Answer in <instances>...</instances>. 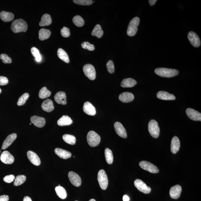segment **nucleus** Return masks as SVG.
<instances>
[{
	"label": "nucleus",
	"mask_w": 201,
	"mask_h": 201,
	"mask_svg": "<svg viewBox=\"0 0 201 201\" xmlns=\"http://www.w3.org/2000/svg\"><path fill=\"white\" fill-rule=\"evenodd\" d=\"M155 72L158 75L165 78H171L177 75L179 72L176 69L166 68H158L155 69Z\"/></svg>",
	"instance_id": "obj_2"
},
{
	"label": "nucleus",
	"mask_w": 201,
	"mask_h": 201,
	"mask_svg": "<svg viewBox=\"0 0 201 201\" xmlns=\"http://www.w3.org/2000/svg\"><path fill=\"white\" fill-rule=\"evenodd\" d=\"M83 109L84 112L89 116H94L96 114V108L90 102H85L84 104Z\"/></svg>",
	"instance_id": "obj_15"
},
{
	"label": "nucleus",
	"mask_w": 201,
	"mask_h": 201,
	"mask_svg": "<svg viewBox=\"0 0 201 201\" xmlns=\"http://www.w3.org/2000/svg\"><path fill=\"white\" fill-rule=\"evenodd\" d=\"M136 83V80L132 78H127L122 80L121 86L123 88H131L134 87Z\"/></svg>",
	"instance_id": "obj_28"
},
{
	"label": "nucleus",
	"mask_w": 201,
	"mask_h": 201,
	"mask_svg": "<svg viewBox=\"0 0 201 201\" xmlns=\"http://www.w3.org/2000/svg\"><path fill=\"white\" fill-rule=\"evenodd\" d=\"M81 46L83 49H87L89 51H93L95 49L94 45L91 44L88 42H83L82 43Z\"/></svg>",
	"instance_id": "obj_42"
},
{
	"label": "nucleus",
	"mask_w": 201,
	"mask_h": 201,
	"mask_svg": "<svg viewBox=\"0 0 201 201\" xmlns=\"http://www.w3.org/2000/svg\"><path fill=\"white\" fill-rule=\"evenodd\" d=\"M23 201H32L30 197L28 196H25L24 198Z\"/></svg>",
	"instance_id": "obj_51"
},
{
	"label": "nucleus",
	"mask_w": 201,
	"mask_h": 201,
	"mask_svg": "<svg viewBox=\"0 0 201 201\" xmlns=\"http://www.w3.org/2000/svg\"><path fill=\"white\" fill-rule=\"evenodd\" d=\"M0 159L3 163L6 164H11L14 161V158L8 151H3L2 153Z\"/></svg>",
	"instance_id": "obj_13"
},
{
	"label": "nucleus",
	"mask_w": 201,
	"mask_h": 201,
	"mask_svg": "<svg viewBox=\"0 0 201 201\" xmlns=\"http://www.w3.org/2000/svg\"><path fill=\"white\" fill-rule=\"evenodd\" d=\"M11 29L15 33L25 32L28 29V25L26 22L23 19H16L12 23Z\"/></svg>",
	"instance_id": "obj_1"
},
{
	"label": "nucleus",
	"mask_w": 201,
	"mask_h": 201,
	"mask_svg": "<svg viewBox=\"0 0 201 201\" xmlns=\"http://www.w3.org/2000/svg\"><path fill=\"white\" fill-rule=\"evenodd\" d=\"M54 152L60 158L65 160L71 158L72 156V154L69 152L59 148L55 149Z\"/></svg>",
	"instance_id": "obj_23"
},
{
	"label": "nucleus",
	"mask_w": 201,
	"mask_h": 201,
	"mask_svg": "<svg viewBox=\"0 0 201 201\" xmlns=\"http://www.w3.org/2000/svg\"><path fill=\"white\" fill-rule=\"evenodd\" d=\"M51 32L49 30L44 28L41 29L39 32V38L41 41L48 39L51 35Z\"/></svg>",
	"instance_id": "obj_31"
},
{
	"label": "nucleus",
	"mask_w": 201,
	"mask_h": 201,
	"mask_svg": "<svg viewBox=\"0 0 201 201\" xmlns=\"http://www.w3.org/2000/svg\"><path fill=\"white\" fill-rule=\"evenodd\" d=\"M87 140L89 146L91 147H96L99 145L101 141L99 135L94 131H90L88 133Z\"/></svg>",
	"instance_id": "obj_4"
},
{
	"label": "nucleus",
	"mask_w": 201,
	"mask_h": 201,
	"mask_svg": "<svg viewBox=\"0 0 201 201\" xmlns=\"http://www.w3.org/2000/svg\"><path fill=\"white\" fill-rule=\"evenodd\" d=\"M41 108L47 112H50L54 109V105L52 100L47 99L43 102L42 104Z\"/></svg>",
	"instance_id": "obj_25"
},
{
	"label": "nucleus",
	"mask_w": 201,
	"mask_h": 201,
	"mask_svg": "<svg viewBox=\"0 0 201 201\" xmlns=\"http://www.w3.org/2000/svg\"><path fill=\"white\" fill-rule=\"evenodd\" d=\"M62 138L65 142L70 145H74L76 143V138L73 135L66 134L63 135Z\"/></svg>",
	"instance_id": "obj_34"
},
{
	"label": "nucleus",
	"mask_w": 201,
	"mask_h": 201,
	"mask_svg": "<svg viewBox=\"0 0 201 201\" xmlns=\"http://www.w3.org/2000/svg\"><path fill=\"white\" fill-rule=\"evenodd\" d=\"M105 155L107 163L109 164H112L113 162V156L112 151L108 148H107L105 150Z\"/></svg>",
	"instance_id": "obj_35"
},
{
	"label": "nucleus",
	"mask_w": 201,
	"mask_h": 201,
	"mask_svg": "<svg viewBox=\"0 0 201 201\" xmlns=\"http://www.w3.org/2000/svg\"><path fill=\"white\" fill-rule=\"evenodd\" d=\"M148 130L153 138H158L160 134V129L158 123L155 120H152L148 124Z\"/></svg>",
	"instance_id": "obj_5"
},
{
	"label": "nucleus",
	"mask_w": 201,
	"mask_h": 201,
	"mask_svg": "<svg viewBox=\"0 0 201 201\" xmlns=\"http://www.w3.org/2000/svg\"><path fill=\"white\" fill-rule=\"evenodd\" d=\"M98 183L101 189L105 190L108 185V179L105 170L101 169L99 171L98 174Z\"/></svg>",
	"instance_id": "obj_6"
},
{
	"label": "nucleus",
	"mask_w": 201,
	"mask_h": 201,
	"mask_svg": "<svg viewBox=\"0 0 201 201\" xmlns=\"http://www.w3.org/2000/svg\"><path fill=\"white\" fill-rule=\"evenodd\" d=\"M114 127L117 134L124 138L127 137L126 131L123 125L119 122H116L114 124Z\"/></svg>",
	"instance_id": "obj_14"
},
{
	"label": "nucleus",
	"mask_w": 201,
	"mask_h": 201,
	"mask_svg": "<svg viewBox=\"0 0 201 201\" xmlns=\"http://www.w3.org/2000/svg\"><path fill=\"white\" fill-rule=\"evenodd\" d=\"M73 123V121L70 117L67 116H63L58 120L57 123L59 126H69Z\"/></svg>",
	"instance_id": "obj_26"
},
{
	"label": "nucleus",
	"mask_w": 201,
	"mask_h": 201,
	"mask_svg": "<svg viewBox=\"0 0 201 201\" xmlns=\"http://www.w3.org/2000/svg\"><path fill=\"white\" fill-rule=\"evenodd\" d=\"M119 99L124 103H129L134 99V95L131 92H124L122 93L119 96Z\"/></svg>",
	"instance_id": "obj_20"
},
{
	"label": "nucleus",
	"mask_w": 201,
	"mask_h": 201,
	"mask_svg": "<svg viewBox=\"0 0 201 201\" xmlns=\"http://www.w3.org/2000/svg\"><path fill=\"white\" fill-rule=\"evenodd\" d=\"M1 92H2V90H1V88H0V94H1Z\"/></svg>",
	"instance_id": "obj_53"
},
{
	"label": "nucleus",
	"mask_w": 201,
	"mask_h": 201,
	"mask_svg": "<svg viewBox=\"0 0 201 201\" xmlns=\"http://www.w3.org/2000/svg\"><path fill=\"white\" fill-rule=\"evenodd\" d=\"M130 200L129 197L127 195H124L123 197V201H129Z\"/></svg>",
	"instance_id": "obj_50"
},
{
	"label": "nucleus",
	"mask_w": 201,
	"mask_h": 201,
	"mask_svg": "<svg viewBox=\"0 0 201 201\" xmlns=\"http://www.w3.org/2000/svg\"><path fill=\"white\" fill-rule=\"evenodd\" d=\"M1 151H0V153H1Z\"/></svg>",
	"instance_id": "obj_55"
},
{
	"label": "nucleus",
	"mask_w": 201,
	"mask_h": 201,
	"mask_svg": "<svg viewBox=\"0 0 201 201\" xmlns=\"http://www.w3.org/2000/svg\"><path fill=\"white\" fill-rule=\"evenodd\" d=\"M57 54L58 57L65 62L69 63L70 62L68 54L63 49H58Z\"/></svg>",
	"instance_id": "obj_30"
},
{
	"label": "nucleus",
	"mask_w": 201,
	"mask_h": 201,
	"mask_svg": "<svg viewBox=\"0 0 201 201\" xmlns=\"http://www.w3.org/2000/svg\"><path fill=\"white\" fill-rule=\"evenodd\" d=\"M186 114L189 118L194 121H201V114L198 111L191 108L187 109L186 110Z\"/></svg>",
	"instance_id": "obj_12"
},
{
	"label": "nucleus",
	"mask_w": 201,
	"mask_h": 201,
	"mask_svg": "<svg viewBox=\"0 0 201 201\" xmlns=\"http://www.w3.org/2000/svg\"><path fill=\"white\" fill-rule=\"evenodd\" d=\"M54 100L58 104L62 105H66V96L65 93L62 91H60L57 93L54 96Z\"/></svg>",
	"instance_id": "obj_19"
},
{
	"label": "nucleus",
	"mask_w": 201,
	"mask_h": 201,
	"mask_svg": "<svg viewBox=\"0 0 201 201\" xmlns=\"http://www.w3.org/2000/svg\"><path fill=\"white\" fill-rule=\"evenodd\" d=\"M157 97L160 99L164 100H173L175 99L174 95L164 91H159L157 93Z\"/></svg>",
	"instance_id": "obj_22"
},
{
	"label": "nucleus",
	"mask_w": 201,
	"mask_h": 201,
	"mask_svg": "<svg viewBox=\"0 0 201 201\" xmlns=\"http://www.w3.org/2000/svg\"><path fill=\"white\" fill-rule=\"evenodd\" d=\"M29 97V94L27 93H25L20 96L17 102L18 105L21 106L24 105Z\"/></svg>",
	"instance_id": "obj_40"
},
{
	"label": "nucleus",
	"mask_w": 201,
	"mask_h": 201,
	"mask_svg": "<svg viewBox=\"0 0 201 201\" xmlns=\"http://www.w3.org/2000/svg\"><path fill=\"white\" fill-rule=\"evenodd\" d=\"M27 156L28 160L36 166H39L41 161L39 156L36 153L32 151H28L27 153Z\"/></svg>",
	"instance_id": "obj_17"
},
{
	"label": "nucleus",
	"mask_w": 201,
	"mask_h": 201,
	"mask_svg": "<svg viewBox=\"0 0 201 201\" xmlns=\"http://www.w3.org/2000/svg\"><path fill=\"white\" fill-rule=\"evenodd\" d=\"M68 177L71 183L73 185L77 187L81 185V179L77 173L73 171L69 172L68 173Z\"/></svg>",
	"instance_id": "obj_10"
},
{
	"label": "nucleus",
	"mask_w": 201,
	"mask_h": 201,
	"mask_svg": "<svg viewBox=\"0 0 201 201\" xmlns=\"http://www.w3.org/2000/svg\"><path fill=\"white\" fill-rule=\"evenodd\" d=\"M73 2L76 4L84 6H89L93 3L91 0H74Z\"/></svg>",
	"instance_id": "obj_41"
},
{
	"label": "nucleus",
	"mask_w": 201,
	"mask_h": 201,
	"mask_svg": "<svg viewBox=\"0 0 201 201\" xmlns=\"http://www.w3.org/2000/svg\"><path fill=\"white\" fill-rule=\"evenodd\" d=\"M9 197L7 195H2L0 196V201H8Z\"/></svg>",
	"instance_id": "obj_48"
},
{
	"label": "nucleus",
	"mask_w": 201,
	"mask_h": 201,
	"mask_svg": "<svg viewBox=\"0 0 201 201\" xmlns=\"http://www.w3.org/2000/svg\"><path fill=\"white\" fill-rule=\"evenodd\" d=\"M89 201H96V200H95L94 199H91L90 200H89Z\"/></svg>",
	"instance_id": "obj_52"
},
{
	"label": "nucleus",
	"mask_w": 201,
	"mask_h": 201,
	"mask_svg": "<svg viewBox=\"0 0 201 201\" xmlns=\"http://www.w3.org/2000/svg\"><path fill=\"white\" fill-rule=\"evenodd\" d=\"M83 72L85 75L91 80H94L96 78V71L94 67L90 64H87L83 66Z\"/></svg>",
	"instance_id": "obj_7"
},
{
	"label": "nucleus",
	"mask_w": 201,
	"mask_h": 201,
	"mask_svg": "<svg viewBox=\"0 0 201 201\" xmlns=\"http://www.w3.org/2000/svg\"><path fill=\"white\" fill-rule=\"evenodd\" d=\"M72 21L74 24L77 27H83L84 24V21L83 18L79 15L75 16L73 18Z\"/></svg>",
	"instance_id": "obj_37"
},
{
	"label": "nucleus",
	"mask_w": 201,
	"mask_h": 201,
	"mask_svg": "<svg viewBox=\"0 0 201 201\" xmlns=\"http://www.w3.org/2000/svg\"><path fill=\"white\" fill-rule=\"evenodd\" d=\"M107 71L110 74H113L114 72L115 69L114 63L112 60H109L107 63Z\"/></svg>",
	"instance_id": "obj_43"
},
{
	"label": "nucleus",
	"mask_w": 201,
	"mask_h": 201,
	"mask_svg": "<svg viewBox=\"0 0 201 201\" xmlns=\"http://www.w3.org/2000/svg\"><path fill=\"white\" fill-rule=\"evenodd\" d=\"M30 120L32 123L36 126L41 128L44 126L45 124V118L42 117L34 116L31 117Z\"/></svg>",
	"instance_id": "obj_18"
},
{
	"label": "nucleus",
	"mask_w": 201,
	"mask_h": 201,
	"mask_svg": "<svg viewBox=\"0 0 201 201\" xmlns=\"http://www.w3.org/2000/svg\"><path fill=\"white\" fill-rule=\"evenodd\" d=\"M140 23V19L138 17H135L131 20L127 30V35L133 36L135 35L138 30V27Z\"/></svg>",
	"instance_id": "obj_3"
},
{
	"label": "nucleus",
	"mask_w": 201,
	"mask_h": 201,
	"mask_svg": "<svg viewBox=\"0 0 201 201\" xmlns=\"http://www.w3.org/2000/svg\"><path fill=\"white\" fill-rule=\"evenodd\" d=\"M103 31L99 24H97L96 25L91 33L92 36H96L98 38H101L103 36Z\"/></svg>",
	"instance_id": "obj_32"
},
{
	"label": "nucleus",
	"mask_w": 201,
	"mask_h": 201,
	"mask_svg": "<svg viewBox=\"0 0 201 201\" xmlns=\"http://www.w3.org/2000/svg\"><path fill=\"white\" fill-rule=\"evenodd\" d=\"M15 179V177L13 175H6L4 178H3V181L6 183H10L11 182H13L14 180Z\"/></svg>",
	"instance_id": "obj_46"
},
{
	"label": "nucleus",
	"mask_w": 201,
	"mask_h": 201,
	"mask_svg": "<svg viewBox=\"0 0 201 201\" xmlns=\"http://www.w3.org/2000/svg\"><path fill=\"white\" fill-rule=\"evenodd\" d=\"M139 165L142 169L148 171L150 173H159V170L158 168L151 162L147 161H142L140 162Z\"/></svg>",
	"instance_id": "obj_8"
},
{
	"label": "nucleus",
	"mask_w": 201,
	"mask_h": 201,
	"mask_svg": "<svg viewBox=\"0 0 201 201\" xmlns=\"http://www.w3.org/2000/svg\"><path fill=\"white\" fill-rule=\"evenodd\" d=\"M8 83V79L6 77L0 76V85H5Z\"/></svg>",
	"instance_id": "obj_47"
},
{
	"label": "nucleus",
	"mask_w": 201,
	"mask_h": 201,
	"mask_svg": "<svg viewBox=\"0 0 201 201\" xmlns=\"http://www.w3.org/2000/svg\"><path fill=\"white\" fill-rule=\"evenodd\" d=\"M16 138H17V135L16 133H12V134L9 135L3 142L2 146V149H5L8 148L9 146L11 145L14 141L16 139Z\"/></svg>",
	"instance_id": "obj_24"
},
{
	"label": "nucleus",
	"mask_w": 201,
	"mask_h": 201,
	"mask_svg": "<svg viewBox=\"0 0 201 201\" xmlns=\"http://www.w3.org/2000/svg\"><path fill=\"white\" fill-rule=\"evenodd\" d=\"M77 201V200H76V201Z\"/></svg>",
	"instance_id": "obj_56"
},
{
	"label": "nucleus",
	"mask_w": 201,
	"mask_h": 201,
	"mask_svg": "<svg viewBox=\"0 0 201 201\" xmlns=\"http://www.w3.org/2000/svg\"><path fill=\"white\" fill-rule=\"evenodd\" d=\"M0 18L3 21L8 22L14 19V16L12 13L3 11L0 13Z\"/></svg>",
	"instance_id": "obj_27"
},
{
	"label": "nucleus",
	"mask_w": 201,
	"mask_h": 201,
	"mask_svg": "<svg viewBox=\"0 0 201 201\" xmlns=\"http://www.w3.org/2000/svg\"><path fill=\"white\" fill-rule=\"evenodd\" d=\"M180 147V141L178 137L174 136L172 139L171 150L173 154H175L179 151Z\"/></svg>",
	"instance_id": "obj_21"
},
{
	"label": "nucleus",
	"mask_w": 201,
	"mask_h": 201,
	"mask_svg": "<svg viewBox=\"0 0 201 201\" xmlns=\"http://www.w3.org/2000/svg\"><path fill=\"white\" fill-rule=\"evenodd\" d=\"M0 58L2 60V62L5 64L11 63H12V59L10 58L5 54H1Z\"/></svg>",
	"instance_id": "obj_44"
},
{
	"label": "nucleus",
	"mask_w": 201,
	"mask_h": 201,
	"mask_svg": "<svg viewBox=\"0 0 201 201\" xmlns=\"http://www.w3.org/2000/svg\"><path fill=\"white\" fill-rule=\"evenodd\" d=\"M61 34L62 36L64 37H68L70 36V30L68 28L63 27V28L61 30Z\"/></svg>",
	"instance_id": "obj_45"
},
{
	"label": "nucleus",
	"mask_w": 201,
	"mask_h": 201,
	"mask_svg": "<svg viewBox=\"0 0 201 201\" xmlns=\"http://www.w3.org/2000/svg\"><path fill=\"white\" fill-rule=\"evenodd\" d=\"M188 38L190 43L195 47H198L201 45L200 38L195 32H190L188 34Z\"/></svg>",
	"instance_id": "obj_11"
},
{
	"label": "nucleus",
	"mask_w": 201,
	"mask_h": 201,
	"mask_svg": "<svg viewBox=\"0 0 201 201\" xmlns=\"http://www.w3.org/2000/svg\"><path fill=\"white\" fill-rule=\"evenodd\" d=\"M51 94L50 91L48 90L46 87H43L40 89L38 96L40 98L45 99L49 97L50 96Z\"/></svg>",
	"instance_id": "obj_36"
},
{
	"label": "nucleus",
	"mask_w": 201,
	"mask_h": 201,
	"mask_svg": "<svg viewBox=\"0 0 201 201\" xmlns=\"http://www.w3.org/2000/svg\"><path fill=\"white\" fill-rule=\"evenodd\" d=\"M31 124H32V123H30V125H31Z\"/></svg>",
	"instance_id": "obj_54"
},
{
	"label": "nucleus",
	"mask_w": 201,
	"mask_h": 201,
	"mask_svg": "<svg viewBox=\"0 0 201 201\" xmlns=\"http://www.w3.org/2000/svg\"><path fill=\"white\" fill-rule=\"evenodd\" d=\"M56 192L60 199H64L66 198L67 194L65 189L61 186H57L55 188Z\"/></svg>",
	"instance_id": "obj_33"
},
{
	"label": "nucleus",
	"mask_w": 201,
	"mask_h": 201,
	"mask_svg": "<svg viewBox=\"0 0 201 201\" xmlns=\"http://www.w3.org/2000/svg\"><path fill=\"white\" fill-rule=\"evenodd\" d=\"M26 177L24 175H18L15 179L14 186H17L21 185L25 182Z\"/></svg>",
	"instance_id": "obj_38"
},
{
	"label": "nucleus",
	"mask_w": 201,
	"mask_h": 201,
	"mask_svg": "<svg viewBox=\"0 0 201 201\" xmlns=\"http://www.w3.org/2000/svg\"><path fill=\"white\" fill-rule=\"evenodd\" d=\"M52 23V19L50 15L48 14L43 15L39 23L40 27L49 26Z\"/></svg>",
	"instance_id": "obj_29"
},
{
	"label": "nucleus",
	"mask_w": 201,
	"mask_h": 201,
	"mask_svg": "<svg viewBox=\"0 0 201 201\" xmlns=\"http://www.w3.org/2000/svg\"><path fill=\"white\" fill-rule=\"evenodd\" d=\"M157 1L156 0H149L148 1L150 5L151 6H153L156 3Z\"/></svg>",
	"instance_id": "obj_49"
},
{
	"label": "nucleus",
	"mask_w": 201,
	"mask_h": 201,
	"mask_svg": "<svg viewBox=\"0 0 201 201\" xmlns=\"http://www.w3.org/2000/svg\"><path fill=\"white\" fill-rule=\"evenodd\" d=\"M31 52L34 57L35 58L36 61L39 62L41 61V57L39 51L35 47H33L31 49Z\"/></svg>",
	"instance_id": "obj_39"
},
{
	"label": "nucleus",
	"mask_w": 201,
	"mask_h": 201,
	"mask_svg": "<svg viewBox=\"0 0 201 201\" xmlns=\"http://www.w3.org/2000/svg\"><path fill=\"white\" fill-rule=\"evenodd\" d=\"M135 187L139 191L144 194H148L151 192V189L148 187L143 181L140 179H136L134 182Z\"/></svg>",
	"instance_id": "obj_9"
},
{
	"label": "nucleus",
	"mask_w": 201,
	"mask_h": 201,
	"mask_svg": "<svg viewBox=\"0 0 201 201\" xmlns=\"http://www.w3.org/2000/svg\"><path fill=\"white\" fill-rule=\"evenodd\" d=\"M182 192V187L180 185H176L171 188L169 195L172 198L177 199L180 197Z\"/></svg>",
	"instance_id": "obj_16"
}]
</instances>
